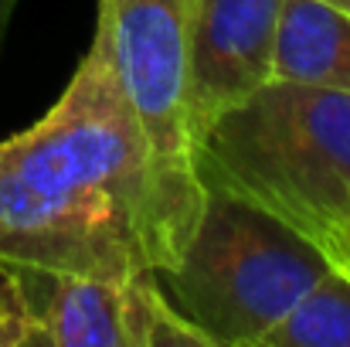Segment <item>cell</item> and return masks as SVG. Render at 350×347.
<instances>
[{
  "label": "cell",
  "mask_w": 350,
  "mask_h": 347,
  "mask_svg": "<svg viewBox=\"0 0 350 347\" xmlns=\"http://www.w3.org/2000/svg\"><path fill=\"white\" fill-rule=\"evenodd\" d=\"M201 181L160 167L96 31L62 99L0 140V262L51 276L129 279L180 262Z\"/></svg>",
  "instance_id": "1"
},
{
  "label": "cell",
  "mask_w": 350,
  "mask_h": 347,
  "mask_svg": "<svg viewBox=\"0 0 350 347\" xmlns=\"http://www.w3.org/2000/svg\"><path fill=\"white\" fill-rule=\"evenodd\" d=\"M191 164L204 191L323 248L350 225V92L272 79L194 136Z\"/></svg>",
  "instance_id": "2"
},
{
  "label": "cell",
  "mask_w": 350,
  "mask_h": 347,
  "mask_svg": "<svg viewBox=\"0 0 350 347\" xmlns=\"http://www.w3.org/2000/svg\"><path fill=\"white\" fill-rule=\"evenodd\" d=\"M327 269V255L310 238L208 191L180 262L157 276L211 347H258Z\"/></svg>",
  "instance_id": "3"
},
{
  "label": "cell",
  "mask_w": 350,
  "mask_h": 347,
  "mask_svg": "<svg viewBox=\"0 0 350 347\" xmlns=\"http://www.w3.org/2000/svg\"><path fill=\"white\" fill-rule=\"evenodd\" d=\"M187 17L191 0H99L96 31L160 167L198 181L184 110Z\"/></svg>",
  "instance_id": "4"
},
{
  "label": "cell",
  "mask_w": 350,
  "mask_h": 347,
  "mask_svg": "<svg viewBox=\"0 0 350 347\" xmlns=\"http://www.w3.org/2000/svg\"><path fill=\"white\" fill-rule=\"evenodd\" d=\"M48 296L34 303L41 341L51 347H211L170 303L157 272L129 279L51 276Z\"/></svg>",
  "instance_id": "5"
},
{
  "label": "cell",
  "mask_w": 350,
  "mask_h": 347,
  "mask_svg": "<svg viewBox=\"0 0 350 347\" xmlns=\"http://www.w3.org/2000/svg\"><path fill=\"white\" fill-rule=\"evenodd\" d=\"M282 0H191L184 110L191 143L225 110L275 79Z\"/></svg>",
  "instance_id": "6"
},
{
  "label": "cell",
  "mask_w": 350,
  "mask_h": 347,
  "mask_svg": "<svg viewBox=\"0 0 350 347\" xmlns=\"http://www.w3.org/2000/svg\"><path fill=\"white\" fill-rule=\"evenodd\" d=\"M275 79L350 92V10L330 0H282Z\"/></svg>",
  "instance_id": "7"
},
{
  "label": "cell",
  "mask_w": 350,
  "mask_h": 347,
  "mask_svg": "<svg viewBox=\"0 0 350 347\" xmlns=\"http://www.w3.org/2000/svg\"><path fill=\"white\" fill-rule=\"evenodd\" d=\"M258 347H350V279L330 266Z\"/></svg>",
  "instance_id": "8"
},
{
  "label": "cell",
  "mask_w": 350,
  "mask_h": 347,
  "mask_svg": "<svg viewBox=\"0 0 350 347\" xmlns=\"http://www.w3.org/2000/svg\"><path fill=\"white\" fill-rule=\"evenodd\" d=\"M41 341V320L31 303L27 279L17 266L0 262V347H34Z\"/></svg>",
  "instance_id": "9"
},
{
  "label": "cell",
  "mask_w": 350,
  "mask_h": 347,
  "mask_svg": "<svg viewBox=\"0 0 350 347\" xmlns=\"http://www.w3.org/2000/svg\"><path fill=\"white\" fill-rule=\"evenodd\" d=\"M320 252L327 255V262H330L337 272H344V276L350 279V225L340 231L337 238H330V242H327Z\"/></svg>",
  "instance_id": "10"
},
{
  "label": "cell",
  "mask_w": 350,
  "mask_h": 347,
  "mask_svg": "<svg viewBox=\"0 0 350 347\" xmlns=\"http://www.w3.org/2000/svg\"><path fill=\"white\" fill-rule=\"evenodd\" d=\"M14 7H17V0H0V44H3V34H7V27H10Z\"/></svg>",
  "instance_id": "11"
},
{
  "label": "cell",
  "mask_w": 350,
  "mask_h": 347,
  "mask_svg": "<svg viewBox=\"0 0 350 347\" xmlns=\"http://www.w3.org/2000/svg\"><path fill=\"white\" fill-rule=\"evenodd\" d=\"M330 3H337V7H347V10H350V0H330Z\"/></svg>",
  "instance_id": "12"
}]
</instances>
